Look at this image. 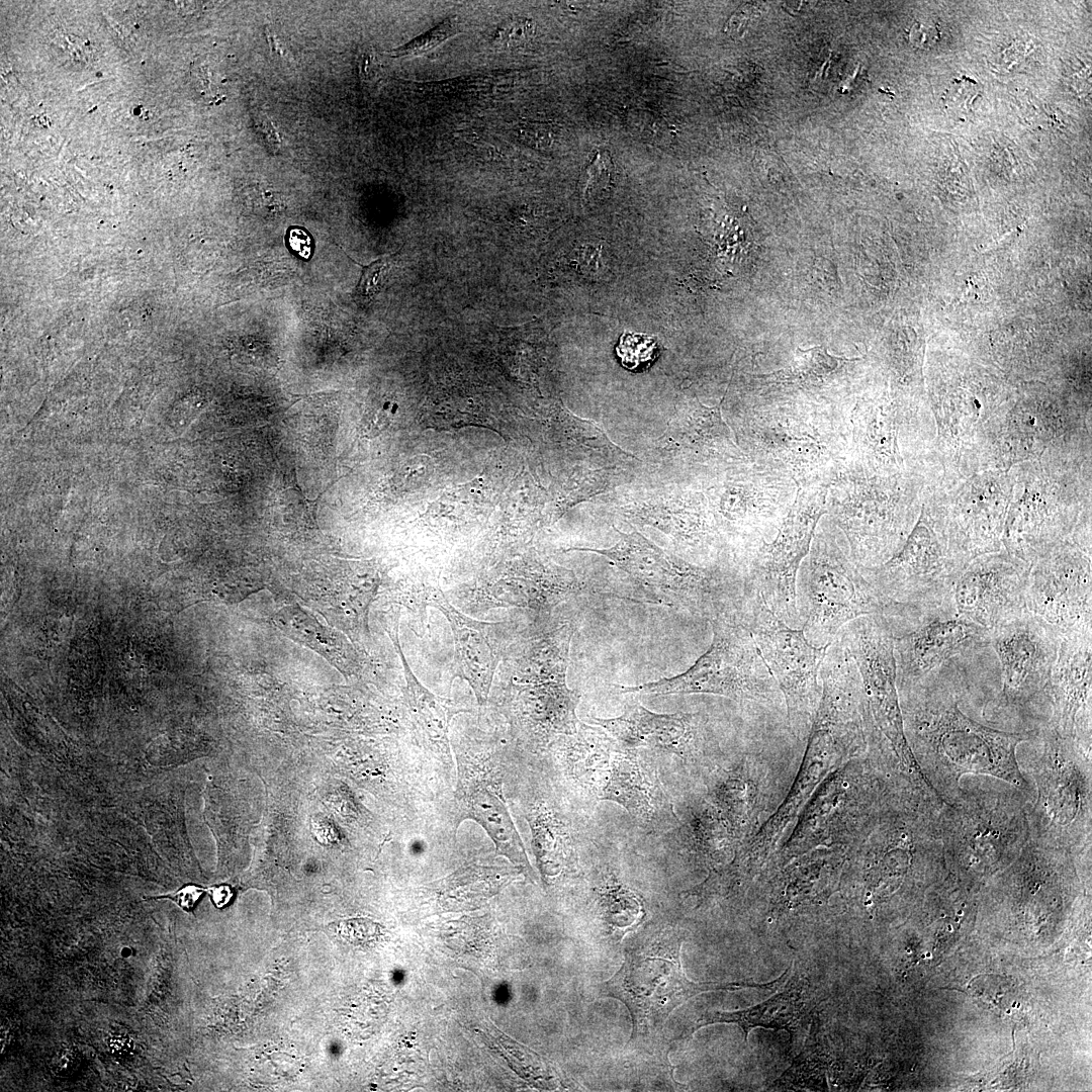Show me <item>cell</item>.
<instances>
[{
    "label": "cell",
    "mask_w": 1092,
    "mask_h": 1092,
    "mask_svg": "<svg viewBox=\"0 0 1092 1092\" xmlns=\"http://www.w3.org/2000/svg\"><path fill=\"white\" fill-rule=\"evenodd\" d=\"M898 693L904 695L900 704L904 731L953 780L965 774L987 775L1029 791L1016 759L1017 745L1028 740V734L996 730L973 720L952 696L934 691L929 679Z\"/></svg>",
    "instance_id": "6da1fadb"
},
{
    "label": "cell",
    "mask_w": 1092,
    "mask_h": 1092,
    "mask_svg": "<svg viewBox=\"0 0 1092 1092\" xmlns=\"http://www.w3.org/2000/svg\"><path fill=\"white\" fill-rule=\"evenodd\" d=\"M801 629L816 647H827L849 622L884 615L888 603L852 560L845 538L828 519L819 521L797 576Z\"/></svg>",
    "instance_id": "7a4b0ae2"
},
{
    "label": "cell",
    "mask_w": 1092,
    "mask_h": 1092,
    "mask_svg": "<svg viewBox=\"0 0 1092 1092\" xmlns=\"http://www.w3.org/2000/svg\"><path fill=\"white\" fill-rule=\"evenodd\" d=\"M681 940L670 932L657 934L624 952L620 970L599 985V993L620 1000L627 1007L632 1022L630 1039L660 1029L669 1014L684 1002L710 991H736L744 988L776 990L790 975L791 967L777 979L758 983L694 982L687 978L680 962Z\"/></svg>",
    "instance_id": "3957f363"
},
{
    "label": "cell",
    "mask_w": 1092,
    "mask_h": 1092,
    "mask_svg": "<svg viewBox=\"0 0 1092 1092\" xmlns=\"http://www.w3.org/2000/svg\"><path fill=\"white\" fill-rule=\"evenodd\" d=\"M743 610L710 620L711 645L687 671L642 685L620 686L621 693L710 694L780 707L782 692L744 622Z\"/></svg>",
    "instance_id": "277c9868"
},
{
    "label": "cell",
    "mask_w": 1092,
    "mask_h": 1092,
    "mask_svg": "<svg viewBox=\"0 0 1092 1092\" xmlns=\"http://www.w3.org/2000/svg\"><path fill=\"white\" fill-rule=\"evenodd\" d=\"M892 475L843 469L830 483L827 515L846 540L860 568L876 567L894 556L913 529L915 514Z\"/></svg>",
    "instance_id": "5b68a950"
},
{
    "label": "cell",
    "mask_w": 1092,
    "mask_h": 1092,
    "mask_svg": "<svg viewBox=\"0 0 1092 1092\" xmlns=\"http://www.w3.org/2000/svg\"><path fill=\"white\" fill-rule=\"evenodd\" d=\"M893 635L898 690L917 685L990 645L989 630L957 612L950 595L884 614Z\"/></svg>",
    "instance_id": "8992f818"
},
{
    "label": "cell",
    "mask_w": 1092,
    "mask_h": 1092,
    "mask_svg": "<svg viewBox=\"0 0 1092 1092\" xmlns=\"http://www.w3.org/2000/svg\"><path fill=\"white\" fill-rule=\"evenodd\" d=\"M620 539L608 548L574 547L606 557L645 590L677 604L709 620L740 610L745 588L726 589L717 572L693 565L646 539L639 532H620Z\"/></svg>",
    "instance_id": "52a82bcc"
},
{
    "label": "cell",
    "mask_w": 1092,
    "mask_h": 1092,
    "mask_svg": "<svg viewBox=\"0 0 1092 1092\" xmlns=\"http://www.w3.org/2000/svg\"><path fill=\"white\" fill-rule=\"evenodd\" d=\"M829 483L799 484L776 534L751 553L744 583L787 625L801 629L797 576L816 528L827 515Z\"/></svg>",
    "instance_id": "ba28073f"
},
{
    "label": "cell",
    "mask_w": 1092,
    "mask_h": 1092,
    "mask_svg": "<svg viewBox=\"0 0 1092 1092\" xmlns=\"http://www.w3.org/2000/svg\"><path fill=\"white\" fill-rule=\"evenodd\" d=\"M968 564L937 516L922 511L902 547L886 562L861 568L888 605L943 600Z\"/></svg>",
    "instance_id": "9c48e42d"
},
{
    "label": "cell",
    "mask_w": 1092,
    "mask_h": 1092,
    "mask_svg": "<svg viewBox=\"0 0 1092 1092\" xmlns=\"http://www.w3.org/2000/svg\"><path fill=\"white\" fill-rule=\"evenodd\" d=\"M759 652L786 698L788 716L795 732L805 737L816 717L821 698L820 668L827 647H816L802 629L780 620L761 597L748 593L743 611Z\"/></svg>",
    "instance_id": "30bf717a"
},
{
    "label": "cell",
    "mask_w": 1092,
    "mask_h": 1092,
    "mask_svg": "<svg viewBox=\"0 0 1092 1092\" xmlns=\"http://www.w3.org/2000/svg\"><path fill=\"white\" fill-rule=\"evenodd\" d=\"M1091 536L1077 531L1030 564L1027 611L1062 636L1092 633Z\"/></svg>",
    "instance_id": "8fae6325"
},
{
    "label": "cell",
    "mask_w": 1092,
    "mask_h": 1092,
    "mask_svg": "<svg viewBox=\"0 0 1092 1092\" xmlns=\"http://www.w3.org/2000/svg\"><path fill=\"white\" fill-rule=\"evenodd\" d=\"M1082 749L1054 728L1045 733L1029 821L1041 845H1074L1090 834V779L1079 762Z\"/></svg>",
    "instance_id": "7c38bea8"
},
{
    "label": "cell",
    "mask_w": 1092,
    "mask_h": 1092,
    "mask_svg": "<svg viewBox=\"0 0 1092 1092\" xmlns=\"http://www.w3.org/2000/svg\"><path fill=\"white\" fill-rule=\"evenodd\" d=\"M756 451L787 468L796 485L831 483L845 468L843 436L816 415L762 412L749 423Z\"/></svg>",
    "instance_id": "4fadbf2b"
},
{
    "label": "cell",
    "mask_w": 1092,
    "mask_h": 1092,
    "mask_svg": "<svg viewBox=\"0 0 1092 1092\" xmlns=\"http://www.w3.org/2000/svg\"><path fill=\"white\" fill-rule=\"evenodd\" d=\"M838 635L857 666L864 701L877 726L902 760L931 789L932 785L916 761L904 731L893 635L885 616L857 618L847 623Z\"/></svg>",
    "instance_id": "5bb4252c"
},
{
    "label": "cell",
    "mask_w": 1092,
    "mask_h": 1092,
    "mask_svg": "<svg viewBox=\"0 0 1092 1092\" xmlns=\"http://www.w3.org/2000/svg\"><path fill=\"white\" fill-rule=\"evenodd\" d=\"M1029 834L1023 806L999 794L960 795L949 803L942 824L943 845L970 862L1019 851L1027 845Z\"/></svg>",
    "instance_id": "9a60e30c"
},
{
    "label": "cell",
    "mask_w": 1092,
    "mask_h": 1092,
    "mask_svg": "<svg viewBox=\"0 0 1092 1092\" xmlns=\"http://www.w3.org/2000/svg\"><path fill=\"white\" fill-rule=\"evenodd\" d=\"M1030 564L995 551L975 557L957 577L950 599L959 614L991 630L1027 612Z\"/></svg>",
    "instance_id": "2e32d148"
},
{
    "label": "cell",
    "mask_w": 1092,
    "mask_h": 1092,
    "mask_svg": "<svg viewBox=\"0 0 1092 1092\" xmlns=\"http://www.w3.org/2000/svg\"><path fill=\"white\" fill-rule=\"evenodd\" d=\"M989 633L1007 701L1023 704L1043 693L1058 656L1061 633L1028 611Z\"/></svg>",
    "instance_id": "e0dca14e"
},
{
    "label": "cell",
    "mask_w": 1092,
    "mask_h": 1092,
    "mask_svg": "<svg viewBox=\"0 0 1092 1092\" xmlns=\"http://www.w3.org/2000/svg\"><path fill=\"white\" fill-rule=\"evenodd\" d=\"M1043 693L1052 703V728L1085 749L1090 748L1092 633L1062 637Z\"/></svg>",
    "instance_id": "ac0fdd59"
},
{
    "label": "cell",
    "mask_w": 1092,
    "mask_h": 1092,
    "mask_svg": "<svg viewBox=\"0 0 1092 1092\" xmlns=\"http://www.w3.org/2000/svg\"><path fill=\"white\" fill-rule=\"evenodd\" d=\"M427 607L447 619L454 641L451 680L459 677L471 688L477 703H487L494 674L504 653L500 622L473 619L457 610L439 587L429 585Z\"/></svg>",
    "instance_id": "d6986e66"
},
{
    "label": "cell",
    "mask_w": 1092,
    "mask_h": 1092,
    "mask_svg": "<svg viewBox=\"0 0 1092 1092\" xmlns=\"http://www.w3.org/2000/svg\"><path fill=\"white\" fill-rule=\"evenodd\" d=\"M509 698L517 726L532 740L543 743L577 733L580 696L567 687L566 678L509 679Z\"/></svg>",
    "instance_id": "ffe728a7"
},
{
    "label": "cell",
    "mask_w": 1092,
    "mask_h": 1092,
    "mask_svg": "<svg viewBox=\"0 0 1092 1092\" xmlns=\"http://www.w3.org/2000/svg\"><path fill=\"white\" fill-rule=\"evenodd\" d=\"M593 722L627 750L656 747L681 754L694 749L704 738L703 719L699 715L658 714L640 703L627 705L619 717H594Z\"/></svg>",
    "instance_id": "44dd1931"
},
{
    "label": "cell",
    "mask_w": 1092,
    "mask_h": 1092,
    "mask_svg": "<svg viewBox=\"0 0 1092 1092\" xmlns=\"http://www.w3.org/2000/svg\"><path fill=\"white\" fill-rule=\"evenodd\" d=\"M599 800L621 805L647 825L661 827L676 821L654 767L640 758L637 750L623 749L615 754Z\"/></svg>",
    "instance_id": "7402d4cb"
},
{
    "label": "cell",
    "mask_w": 1092,
    "mask_h": 1092,
    "mask_svg": "<svg viewBox=\"0 0 1092 1092\" xmlns=\"http://www.w3.org/2000/svg\"><path fill=\"white\" fill-rule=\"evenodd\" d=\"M581 589L575 576L564 569L534 564L492 586L472 589L473 599L484 606L518 607L548 612Z\"/></svg>",
    "instance_id": "603a6c76"
},
{
    "label": "cell",
    "mask_w": 1092,
    "mask_h": 1092,
    "mask_svg": "<svg viewBox=\"0 0 1092 1092\" xmlns=\"http://www.w3.org/2000/svg\"><path fill=\"white\" fill-rule=\"evenodd\" d=\"M851 457L858 472L892 475L902 465L897 418L885 406L857 404L851 414ZM850 468V467H849Z\"/></svg>",
    "instance_id": "cb8c5ba5"
},
{
    "label": "cell",
    "mask_w": 1092,
    "mask_h": 1092,
    "mask_svg": "<svg viewBox=\"0 0 1092 1092\" xmlns=\"http://www.w3.org/2000/svg\"><path fill=\"white\" fill-rule=\"evenodd\" d=\"M677 427L676 441L697 461L739 464L748 460L724 422L720 404L706 406L699 400L691 403Z\"/></svg>",
    "instance_id": "d4e9b609"
},
{
    "label": "cell",
    "mask_w": 1092,
    "mask_h": 1092,
    "mask_svg": "<svg viewBox=\"0 0 1092 1092\" xmlns=\"http://www.w3.org/2000/svg\"><path fill=\"white\" fill-rule=\"evenodd\" d=\"M394 645L401 658L406 681V697L410 712L423 742L444 762L451 760L449 746V727L452 718L464 712L452 701L441 698L426 688L415 675L400 648L397 633L392 636Z\"/></svg>",
    "instance_id": "484cf974"
},
{
    "label": "cell",
    "mask_w": 1092,
    "mask_h": 1092,
    "mask_svg": "<svg viewBox=\"0 0 1092 1092\" xmlns=\"http://www.w3.org/2000/svg\"><path fill=\"white\" fill-rule=\"evenodd\" d=\"M807 1008L803 988L792 984L785 991L756 1006L736 1011L707 1012L698 1019L695 1029L714 1023H735L741 1028L746 1042L748 1033L755 1027L785 1029L791 1032L806 1014Z\"/></svg>",
    "instance_id": "4316f807"
},
{
    "label": "cell",
    "mask_w": 1092,
    "mask_h": 1092,
    "mask_svg": "<svg viewBox=\"0 0 1092 1092\" xmlns=\"http://www.w3.org/2000/svg\"><path fill=\"white\" fill-rule=\"evenodd\" d=\"M463 817L479 823L492 839L496 850L513 862L530 870L526 850L500 798L485 787L470 790L461 800Z\"/></svg>",
    "instance_id": "83f0119b"
},
{
    "label": "cell",
    "mask_w": 1092,
    "mask_h": 1092,
    "mask_svg": "<svg viewBox=\"0 0 1092 1092\" xmlns=\"http://www.w3.org/2000/svg\"><path fill=\"white\" fill-rule=\"evenodd\" d=\"M858 360L838 357L828 353L825 346L808 350L796 349L789 366L777 371L754 375L762 385H777L811 390L826 387L842 375L845 367Z\"/></svg>",
    "instance_id": "f1b7e54d"
},
{
    "label": "cell",
    "mask_w": 1092,
    "mask_h": 1092,
    "mask_svg": "<svg viewBox=\"0 0 1092 1092\" xmlns=\"http://www.w3.org/2000/svg\"><path fill=\"white\" fill-rule=\"evenodd\" d=\"M976 1000L988 1006L990 1010L1010 1016L1019 1008L1015 989L999 976L984 975L975 978L967 991Z\"/></svg>",
    "instance_id": "f546056e"
},
{
    "label": "cell",
    "mask_w": 1092,
    "mask_h": 1092,
    "mask_svg": "<svg viewBox=\"0 0 1092 1092\" xmlns=\"http://www.w3.org/2000/svg\"><path fill=\"white\" fill-rule=\"evenodd\" d=\"M460 28V22L456 16L447 17L430 30L413 38L405 44L389 51V56L393 58H415L423 56L461 32Z\"/></svg>",
    "instance_id": "4dcf8cb0"
},
{
    "label": "cell",
    "mask_w": 1092,
    "mask_h": 1092,
    "mask_svg": "<svg viewBox=\"0 0 1092 1092\" xmlns=\"http://www.w3.org/2000/svg\"><path fill=\"white\" fill-rule=\"evenodd\" d=\"M657 351L656 339L653 336L632 332H624L616 347L622 365L633 371L650 364Z\"/></svg>",
    "instance_id": "1f68e13d"
},
{
    "label": "cell",
    "mask_w": 1092,
    "mask_h": 1092,
    "mask_svg": "<svg viewBox=\"0 0 1092 1092\" xmlns=\"http://www.w3.org/2000/svg\"><path fill=\"white\" fill-rule=\"evenodd\" d=\"M613 170L610 154L606 151L599 152L580 176V192L585 201L596 200L606 193Z\"/></svg>",
    "instance_id": "d6a6232c"
},
{
    "label": "cell",
    "mask_w": 1092,
    "mask_h": 1092,
    "mask_svg": "<svg viewBox=\"0 0 1092 1092\" xmlns=\"http://www.w3.org/2000/svg\"><path fill=\"white\" fill-rule=\"evenodd\" d=\"M51 49L62 64L74 68L87 66L95 55L94 47L87 39L69 32L56 33L51 39Z\"/></svg>",
    "instance_id": "836d02e7"
},
{
    "label": "cell",
    "mask_w": 1092,
    "mask_h": 1092,
    "mask_svg": "<svg viewBox=\"0 0 1092 1092\" xmlns=\"http://www.w3.org/2000/svg\"><path fill=\"white\" fill-rule=\"evenodd\" d=\"M394 255L380 258L369 265L362 266V274L354 292V298L360 303L370 302L382 289Z\"/></svg>",
    "instance_id": "e575fe53"
},
{
    "label": "cell",
    "mask_w": 1092,
    "mask_h": 1092,
    "mask_svg": "<svg viewBox=\"0 0 1092 1092\" xmlns=\"http://www.w3.org/2000/svg\"><path fill=\"white\" fill-rule=\"evenodd\" d=\"M535 33L531 19L516 17L507 21L495 34V41L505 48H517L528 42Z\"/></svg>",
    "instance_id": "d590c367"
},
{
    "label": "cell",
    "mask_w": 1092,
    "mask_h": 1092,
    "mask_svg": "<svg viewBox=\"0 0 1092 1092\" xmlns=\"http://www.w3.org/2000/svg\"><path fill=\"white\" fill-rule=\"evenodd\" d=\"M207 888H202L194 884H188L173 893H169L162 896H157L151 899H169L173 901L179 908L186 912H191L195 908L197 902L206 893Z\"/></svg>",
    "instance_id": "8d00e7d4"
},
{
    "label": "cell",
    "mask_w": 1092,
    "mask_h": 1092,
    "mask_svg": "<svg viewBox=\"0 0 1092 1092\" xmlns=\"http://www.w3.org/2000/svg\"><path fill=\"white\" fill-rule=\"evenodd\" d=\"M253 121L256 131L264 142L265 146L272 153H276L280 149L281 139L269 116L266 113L259 111L253 116Z\"/></svg>",
    "instance_id": "74e56055"
},
{
    "label": "cell",
    "mask_w": 1092,
    "mask_h": 1092,
    "mask_svg": "<svg viewBox=\"0 0 1092 1092\" xmlns=\"http://www.w3.org/2000/svg\"><path fill=\"white\" fill-rule=\"evenodd\" d=\"M963 83L959 81L958 84L949 88L945 96V102L948 107L959 108L960 110L967 111L970 108L972 100L976 96V86L974 84Z\"/></svg>",
    "instance_id": "f35d334b"
},
{
    "label": "cell",
    "mask_w": 1092,
    "mask_h": 1092,
    "mask_svg": "<svg viewBox=\"0 0 1092 1092\" xmlns=\"http://www.w3.org/2000/svg\"><path fill=\"white\" fill-rule=\"evenodd\" d=\"M382 74L381 62L372 50L364 51L359 58V75L362 83L373 84L379 81Z\"/></svg>",
    "instance_id": "ab89813d"
},
{
    "label": "cell",
    "mask_w": 1092,
    "mask_h": 1092,
    "mask_svg": "<svg viewBox=\"0 0 1092 1092\" xmlns=\"http://www.w3.org/2000/svg\"><path fill=\"white\" fill-rule=\"evenodd\" d=\"M938 30L934 25L916 22L910 29L909 40L919 49H928L938 39Z\"/></svg>",
    "instance_id": "60d3db41"
},
{
    "label": "cell",
    "mask_w": 1092,
    "mask_h": 1092,
    "mask_svg": "<svg viewBox=\"0 0 1092 1092\" xmlns=\"http://www.w3.org/2000/svg\"><path fill=\"white\" fill-rule=\"evenodd\" d=\"M192 75L195 79L197 91L204 95H213L214 93V81L212 74L207 66H197L193 69Z\"/></svg>",
    "instance_id": "b9f144b4"
},
{
    "label": "cell",
    "mask_w": 1092,
    "mask_h": 1092,
    "mask_svg": "<svg viewBox=\"0 0 1092 1092\" xmlns=\"http://www.w3.org/2000/svg\"><path fill=\"white\" fill-rule=\"evenodd\" d=\"M206 893L208 894L212 904L217 909H222L226 907L234 897V892L229 885H217L208 887Z\"/></svg>",
    "instance_id": "7bdbcfd3"
},
{
    "label": "cell",
    "mask_w": 1092,
    "mask_h": 1092,
    "mask_svg": "<svg viewBox=\"0 0 1092 1092\" xmlns=\"http://www.w3.org/2000/svg\"><path fill=\"white\" fill-rule=\"evenodd\" d=\"M289 243L299 255H309L310 239L304 231L292 229L289 233Z\"/></svg>",
    "instance_id": "ee69618b"
},
{
    "label": "cell",
    "mask_w": 1092,
    "mask_h": 1092,
    "mask_svg": "<svg viewBox=\"0 0 1092 1092\" xmlns=\"http://www.w3.org/2000/svg\"><path fill=\"white\" fill-rule=\"evenodd\" d=\"M267 36H268V41L270 43V48H271V51H272L273 55L276 56L279 59L286 60L288 58V53L283 51V49L279 44L276 36L272 32H268V31H267Z\"/></svg>",
    "instance_id": "f6af8a7d"
}]
</instances>
